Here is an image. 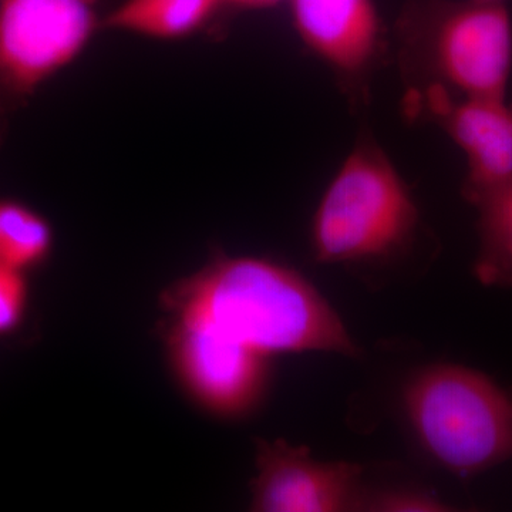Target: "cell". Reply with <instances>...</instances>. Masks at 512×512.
<instances>
[{"instance_id": "30bf717a", "label": "cell", "mask_w": 512, "mask_h": 512, "mask_svg": "<svg viewBox=\"0 0 512 512\" xmlns=\"http://www.w3.org/2000/svg\"><path fill=\"white\" fill-rule=\"evenodd\" d=\"M220 6L221 0H124L103 26L151 39H180L200 29Z\"/></svg>"}, {"instance_id": "8992f818", "label": "cell", "mask_w": 512, "mask_h": 512, "mask_svg": "<svg viewBox=\"0 0 512 512\" xmlns=\"http://www.w3.org/2000/svg\"><path fill=\"white\" fill-rule=\"evenodd\" d=\"M256 477L251 507L259 512L360 510L363 493L357 464L318 461L306 447L284 440L256 444Z\"/></svg>"}, {"instance_id": "52a82bcc", "label": "cell", "mask_w": 512, "mask_h": 512, "mask_svg": "<svg viewBox=\"0 0 512 512\" xmlns=\"http://www.w3.org/2000/svg\"><path fill=\"white\" fill-rule=\"evenodd\" d=\"M171 362L188 393L218 416H241L261 400L268 379L264 356L210 330L173 322L168 333Z\"/></svg>"}, {"instance_id": "7c38bea8", "label": "cell", "mask_w": 512, "mask_h": 512, "mask_svg": "<svg viewBox=\"0 0 512 512\" xmlns=\"http://www.w3.org/2000/svg\"><path fill=\"white\" fill-rule=\"evenodd\" d=\"M53 245L49 222L18 201L0 200V264L25 272L42 264Z\"/></svg>"}, {"instance_id": "2e32d148", "label": "cell", "mask_w": 512, "mask_h": 512, "mask_svg": "<svg viewBox=\"0 0 512 512\" xmlns=\"http://www.w3.org/2000/svg\"><path fill=\"white\" fill-rule=\"evenodd\" d=\"M484 2H503L504 0H484Z\"/></svg>"}, {"instance_id": "3957f363", "label": "cell", "mask_w": 512, "mask_h": 512, "mask_svg": "<svg viewBox=\"0 0 512 512\" xmlns=\"http://www.w3.org/2000/svg\"><path fill=\"white\" fill-rule=\"evenodd\" d=\"M419 225V210L402 175L380 148L362 143L320 200L313 249L325 264H386L410 247Z\"/></svg>"}, {"instance_id": "ba28073f", "label": "cell", "mask_w": 512, "mask_h": 512, "mask_svg": "<svg viewBox=\"0 0 512 512\" xmlns=\"http://www.w3.org/2000/svg\"><path fill=\"white\" fill-rule=\"evenodd\" d=\"M427 106L466 156L467 201L511 183L512 106L505 99L460 97L431 84Z\"/></svg>"}, {"instance_id": "277c9868", "label": "cell", "mask_w": 512, "mask_h": 512, "mask_svg": "<svg viewBox=\"0 0 512 512\" xmlns=\"http://www.w3.org/2000/svg\"><path fill=\"white\" fill-rule=\"evenodd\" d=\"M423 52L436 83L474 99H505L512 70V20L503 2H429Z\"/></svg>"}, {"instance_id": "5bb4252c", "label": "cell", "mask_w": 512, "mask_h": 512, "mask_svg": "<svg viewBox=\"0 0 512 512\" xmlns=\"http://www.w3.org/2000/svg\"><path fill=\"white\" fill-rule=\"evenodd\" d=\"M26 302L25 272L0 264V335L18 328L25 315Z\"/></svg>"}, {"instance_id": "6da1fadb", "label": "cell", "mask_w": 512, "mask_h": 512, "mask_svg": "<svg viewBox=\"0 0 512 512\" xmlns=\"http://www.w3.org/2000/svg\"><path fill=\"white\" fill-rule=\"evenodd\" d=\"M167 303L174 322L210 330L266 359L278 353H359L315 286L266 259H217L168 293Z\"/></svg>"}, {"instance_id": "8fae6325", "label": "cell", "mask_w": 512, "mask_h": 512, "mask_svg": "<svg viewBox=\"0 0 512 512\" xmlns=\"http://www.w3.org/2000/svg\"><path fill=\"white\" fill-rule=\"evenodd\" d=\"M478 252L474 274L487 286H512V181L478 195Z\"/></svg>"}, {"instance_id": "9a60e30c", "label": "cell", "mask_w": 512, "mask_h": 512, "mask_svg": "<svg viewBox=\"0 0 512 512\" xmlns=\"http://www.w3.org/2000/svg\"><path fill=\"white\" fill-rule=\"evenodd\" d=\"M282 0H221L222 5L237 6V8L264 9L278 5Z\"/></svg>"}, {"instance_id": "5b68a950", "label": "cell", "mask_w": 512, "mask_h": 512, "mask_svg": "<svg viewBox=\"0 0 512 512\" xmlns=\"http://www.w3.org/2000/svg\"><path fill=\"white\" fill-rule=\"evenodd\" d=\"M97 0H0V83L28 94L69 66L97 28Z\"/></svg>"}, {"instance_id": "7a4b0ae2", "label": "cell", "mask_w": 512, "mask_h": 512, "mask_svg": "<svg viewBox=\"0 0 512 512\" xmlns=\"http://www.w3.org/2000/svg\"><path fill=\"white\" fill-rule=\"evenodd\" d=\"M404 410L424 451L458 477L512 460V384L440 363L407 384Z\"/></svg>"}, {"instance_id": "9c48e42d", "label": "cell", "mask_w": 512, "mask_h": 512, "mask_svg": "<svg viewBox=\"0 0 512 512\" xmlns=\"http://www.w3.org/2000/svg\"><path fill=\"white\" fill-rule=\"evenodd\" d=\"M305 45L330 66L362 72L376 55L380 20L373 0H291Z\"/></svg>"}, {"instance_id": "4fadbf2b", "label": "cell", "mask_w": 512, "mask_h": 512, "mask_svg": "<svg viewBox=\"0 0 512 512\" xmlns=\"http://www.w3.org/2000/svg\"><path fill=\"white\" fill-rule=\"evenodd\" d=\"M360 510L376 512H439L448 511L446 503L436 495L412 490L382 491L363 495Z\"/></svg>"}]
</instances>
